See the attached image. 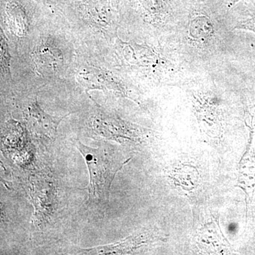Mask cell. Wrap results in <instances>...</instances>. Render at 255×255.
<instances>
[{
    "instance_id": "1",
    "label": "cell",
    "mask_w": 255,
    "mask_h": 255,
    "mask_svg": "<svg viewBox=\"0 0 255 255\" xmlns=\"http://www.w3.org/2000/svg\"><path fill=\"white\" fill-rule=\"evenodd\" d=\"M76 147L85 159L90 174V182L87 187L89 199L98 204L109 202L111 187L119 172L130 159L119 161L117 152L108 143L101 144L98 147L84 145L80 140Z\"/></svg>"
},
{
    "instance_id": "2",
    "label": "cell",
    "mask_w": 255,
    "mask_h": 255,
    "mask_svg": "<svg viewBox=\"0 0 255 255\" xmlns=\"http://www.w3.org/2000/svg\"><path fill=\"white\" fill-rule=\"evenodd\" d=\"M29 113L32 118L36 122L38 132L48 138H54L57 128L62 119L50 117L41 110L37 103L32 106Z\"/></svg>"
},
{
    "instance_id": "3",
    "label": "cell",
    "mask_w": 255,
    "mask_h": 255,
    "mask_svg": "<svg viewBox=\"0 0 255 255\" xmlns=\"http://www.w3.org/2000/svg\"><path fill=\"white\" fill-rule=\"evenodd\" d=\"M235 28L251 30L255 32V16L240 21L236 25Z\"/></svg>"
},
{
    "instance_id": "4",
    "label": "cell",
    "mask_w": 255,
    "mask_h": 255,
    "mask_svg": "<svg viewBox=\"0 0 255 255\" xmlns=\"http://www.w3.org/2000/svg\"><path fill=\"white\" fill-rule=\"evenodd\" d=\"M236 226L235 224H231L229 226V227H228V231H229V232L233 233L236 231Z\"/></svg>"
}]
</instances>
